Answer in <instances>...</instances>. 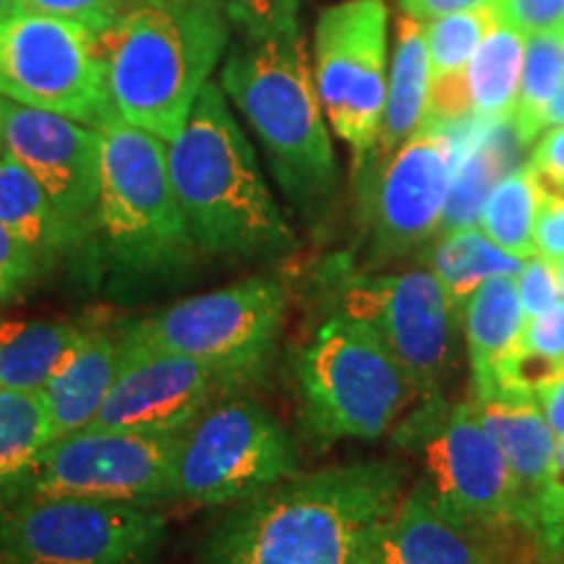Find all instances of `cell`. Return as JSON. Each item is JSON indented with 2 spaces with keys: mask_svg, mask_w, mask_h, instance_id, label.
Returning a JSON list of instances; mask_svg holds the SVG:
<instances>
[{
  "mask_svg": "<svg viewBox=\"0 0 564 564\" xmlns=\"http://www.w3.org/2000/svg\"><path fill=\"white\" fill-rule=\"evenodd\" d=\"M408 491V468L356 460L288 476L230 505L204 539L202 564H373Z\"/></svg>",
  "mask_w": 564,
  "mask_h": 564,
  "instance_id": "cell-1",
  "label": "cell"
},
{
  "mask_svg": "<svg viewBox=\"0 0 564 564\" xmlns=\"http://www.w3.org/2000/svg\"><path fill=\"white\" fill-rule=\"evenodd\" d=\"M167 173L199 257L272 264L299 249L217 82L202 89L178 137L167 141Z\"/></svg>",
  "mask_w": 564,
  "mask_h": 564,
  "instance_id": "cell-2",
  "label": "cell"
},
{
  "mask_svg": "<svg viewBox=\"0 0 564 564\" xmlns=\"http://www.w3.org/2000/svg\"><path fill=\"white\" fill-rule=\"evenodd\" d=\"M217 84L301 223L312 232L327 228L340 202V167L301 32L230 42Z\"/></svg>",
  "mask_w": 564,
  "mask_h": 564,
  "instance_id": "cell-3",
  "label": "cell"
},
{
  "mask_svg": "<svg viewBox=\"0 0 564 564\" xmlns=\"http://www.w3.org/2000/svg\"><path fill=\"white\" fill-rule=\"evenodd\" d=\"M199 262L167 173V141L121 118L102 129L95 278L116 295L171 291Z\"/></svg>",
  "mask_w": 564,
  "mask_h": 564,
  "instance_id": "cell-4",
  "label": "cell"
},
{
  "mask_svg": "<svg viewBox=\"0 0 564 564\" xmlns=\"http://www.w3.org/2000/svg\"><path fill=\"white\" fill-rule=\"evenodd\" d=\"M230 40L228 19L212 0H133L102 34L116 116L162 141L175 139Z\"/></svg>",
  "mask_w": 564,
  "mask_h": 564,
  "instance_id": "cell-5",
  "label": "cell"
},
{
  "mask_svg": "<svg viewBox=\"0 0 564 564\" xmlns=\"http://www.w3.org/2000/svg\"><path fill=\"white\" fill-rule=\"evenodd\" d=\"M392 432L398 447L421 460L419 481L444 510L497 539L520 564H539L518 484L470 400L455 405H447V398L419 400Z\"/></svg>",
  "mask_w": 564,
  "mask_h": 564,
  "instance_id": "cell-6",
  "label": "cell"
},
{
  "mask_svg": "<svg viewBox=\"0 0 564 564\" xmlns=\"http://www.w3.org/2000/svg\"><path fill=\"white\" fill-rule=\"evenodd\" d=\"M301 426L322 447L379 440L419 403L411 373L361 322L329 314L293 361Z\"/></svg>",
  "mask_w": 564,
  "mask_h": 564,
  "instance_id": "cell-7",
  "label": "cell"
},
{
  "mask_svg": "<svg viewBox=\"0 0 564 564\" xmlns=\"http://www.w3.org/2000/svg\"><path fill=\"white\" fill-rule=\"evenodd\" d=\"M329 314L366 324L411 373L419 400L444 398L457 358L460 312L429 267L405 272L352 270L343 253L319 270Z\"/></svg>",
  "mask_w": 564,
  "mask_h": 564,
  "instance_id": "cell-8",
  "label": "cell"
},
{
  "mask_svg": "<svg viewBox=\"0 0 564 564\" xmlns=\"http://www.w3.org/2000/svg\"><path fill=\"white\" fill-rule=\"evenodd\" d=\"M476 121L423 123L392 154L356 167L361 196V257L352 270L377 272L426 249L440 232L457 160Z\"/></svg>",
  "mask_w": 564,
  "mask_h": 564,
  "instance_id": "cell-9",
  "label": "cell"
},
{
  "mask_svg": "<svg viewBox=\"0 0 564 564\" xmlns=\"http://www.w3.org/2000/svg\"><path fill=\"white\" fill-rule=\"evenodd\" d=\"M280 280L249 278L121 322L123 343L196 358L241 390L270 366L285 324Z\"/></svg>",
  "mask_w": 564,
  "mask_h": 564,
  "instance_id": "cell-10",
  "label": "cell"
},
{
  "mask_svg": "<svg viewBox=\"0 0 564 564\" xmlns=\"http://www.w3.org/2000/svg\"><path fill=\"white\" fill-rule=\"evenodd\" d=\"M293 474H299V449L278 415L253 398H225L181 432L173 499L238 505Z\"/></svg>",
  "mask_w": 564,
  "mask_h": 564,
  "instance_id": "cell-11",
  "label": "cell"
},
{
  "mask_svg": "<svg viewBox=\"0 0 564 564\" xmlns=\"http://www.w3.org/2000/svg\"><path fill=\"white\" fill-rule=\"evenodd\" d=\"M167 539L152 507L79 497L0 502V564H154Z\"/></svg>",
  "mask_w": 564,
  "mask_h": 564,
  "instance_id": "cell-12",
  "label": "cell"
},
{
  "mask_svg": "<svg viewBox=\"0 0 564 564\" xmlns=\"http://www.w3.org/2000/svg\"><path fill=\"white\" fill-rule=\"evenodd\" d=\"M0 97L95 129L118 118L100 34L24 9L0 21Z\"/></svg>",
  "mask_w": 564,
  "mask_h": 564,
  "instance_id": "cell-13",
  "label": "cell"
},
{
  "mask_svg": "<svg viewBox=\"0 0 564 564\" xmlns=\"http://www.w3.org/2000/svg\"><path fill=\"white\" fill-rule=\"evenodd\" d=\"M175 434L84 429L40 449L0 502L26 497H79L152 507L173 502Z\"/></svg>",
  "mask_w": 564,
  "mask_h": 564,
  "instance_id": "cell-14",
  "label": "cell"
},
{
  "mask_svg": "<svg viewBox=\"0 0 564 564\" xmlns=\"http://www.w3.org/2000/svg\"><path fill=\"white\" fill-rule=\"evenodd\" d=\"M387 0H340L314 26V84L329 129L350 147L356 165L369 158L387 100Z\"/></svg>",
  "mask_w": 564,
  "mask_h": 564,
  "instance_id": "cell-15",
  "label": "cell"
},
{
  "mask_svg": "<svg viewBox=\"0 0 564 564\" xmlns=\"http://www.w3.org/2000/svg\"><path fill=\"white\" fill-rule=\"evenodd\" d=\"M6 150L34 175L79 238L95 274V220L102 183V129L0 97Z\"/></svg>",
  "mask_w": 564,
  "mask_h": 564,
  "instance_id": "cell-16",
  "label": "cell"
},
{
  "mask_svg": "<svg viewBox=\"0 0 564 564\" xmlns=\"http://www.w3.org/2000/svg\"><path fill=\"white\" fill-rule=\"evenodd\" d=\"M230 392L238 390L212 366L121 337V369L89 429L175 434Z\"/></svg>",
  "mask_w": 564,
  "mask_h": 564,
  "instance_id": "cell-17",
  "label": "cell"
},
{
  "mask_svg": "<svg viewBox=\"0 0 564 564\" xmlns=\"http://www.w3.org/2000/svg\"><path fill=\"white\" fill-rule=\"evenodd\" d=\"M510 549L460 523L415 481L384 525L373 564H512ZM520 564V562H518Z\"/></svg>",
  "mask_w": 564,
  "mask_h": 564,
  "instance_id": "cell-18",
  "label": "cell"
},
{
  "mask_svg": "<svg viewBox=\"0 0 564 564\" xmlns=\"http://www.w3.org/2000/svg\"><path fill=\"white\" fill-rule=\"evenodd\" d=\"M121 369V324L105 327L91 322L87 335L66 364L42 387L51 442L84 432L108 398L112 382Z\"/></svg>",
  "mask_w": 564,
  "mask_h": 564,
  "instance_id": "cell-19",
  "label": "cell"
},
{
  "mask_svg": "<svg viewBox=\"0 0 564 564\" xmlns=\"http://www.w3.org/2000/svg\"><path fill=\"white\" fill-rule=\"evenodd\" d=\"M0 223L32 253L42 278L61 264H76L89 272V259L79 238L53 207L34 175L6 152L0 160Z\"/></svg>",
  "mask_w": 564,
  "mask_h": 564,
  "instance_id": "cell-20",
  "label": "cell"
},
{
  "mask_svg": "<svg viewBox=\"0 0 564 564\" xmlns=\"http://www.w3.org/2000/svg\"><path fill=\"white\" fill-rule=\"evenodd\" d=\"M470 403L476 405L478 419L484 429L497 442L499 453L505 455L507 468L518 484L520 499H523V523L525 507L544 486L549 470H552L560 442L541 413L535 398L507 392H484L474 394Z\"/></svg>",
  "mask_w": 564,
  "mask_h": 564,
  "instance_id": "cell-21",
  "label": "cell"
},
{
  "mask_svg": "<svg viewBox=\"0 0 564 564\" xmlns=\"http://www.w3.org/2000/svg\"><path fill=\"white\" fill-rule=\"evenodd\" d=\"M429 87H432V68H429L423 21H415L403 13L394 26L382 129H379L377 147L361 165L392 154L405 139H411L421 129L429 110Z\"/></svg>",
  "mask_w": 564,
  "mask_h": 564,
  "instance_id": "cell-22",
  "label": "cell"
},
{
  "mask_svg": "<svg viewBox=\"0 0 564 564\" xmlns=\"http://www.w3.org/2000/svg\"><path fill=\"white\" fill-rule=\"evenodd\" d=\"M514 147L520 144L510 123H474L463 144L460 160H457L440 232L476 228L494 186L512 171Z\"/></svg>",
  "mask_w": 564,
  "mask_h": 564,
  "instance_id": "cell-23",
  "label": "cell"
},
{
  "mask_svg": "<svg viewBox=\"0 0 564 564\" xmlns=\"http://www.w3.org/2000/svg\"><path fill=\"white\" fill-rule=\"evenodd\" d=\"M87 322H0V390L42 392L79 348Z\"/></svg>",
  "mask_w": 564,
  "mask_h": 564,
  "instance_id": "cell-24",
  "label": "cell"
},
{
  "mask_svg": "<svg viewBox=\"0 0 564 564\" xmlns=\"http://www.w3.org/2000/svg\"><path fill=\"white\" fill-rule=\"evenodd\" d=\"M460 324L465 335V350H468L474 387L484 384L497 364L518 348L523 337L525 314L520 306L514 278L486 280L478 291L465 301L460 312Z\"/></svg>",
  "mask_w": 564,
  "mask_h": 564,
  "instance_id": "cell-25",
  "label": "cell"
},
{
  "mask_svg": "<svg viewBox=\"0 0 564 564\" xmlns=\"http://www.w3.org/2000/svg\"><path fill=\"white\" fill-rule=\"evenodd\" d=\"M426 267L436 274L442 288L447 291L449 301L457 312H463L465 301L474 295L486 280L510 274L514 278L523 270L525 259L512 257L510 251L499 249L478 228H460L440 232L426 246Z\"/></svg>",
  "mask_w": 564,
  "mask_h": 564,
  "instance_id": "cell-26",
  "label": "cell"
},
{
  "mask_svg": "<svg viewBox=\"0 0 564 564\" xmlns=\"http://www.w3.org/2000/svg\"><path fill=\"white\" fill-rule=\"evenodd\" d=\"M525 34L494 24L465 70L470 110L478 123H510L523 74Z\"/></svg>",
  "mask_w": 564,
  "mask_h": 564,
  "instance_id": "cell-27",
  "label": "cell"
},
{
  "mask_svg": "<svg viewBox=\"0 0 564 564\" xmlns=\"http://www.w3.org/2000/svg\"><path fill=\"white\" fill-rule=\"evenodd\" d=\"M564 84V32H541L525 37L523 74L510 129L520 147L533 144L544 131V112Z\"/></svg>",
  "mask_w": 564,
  "mask_h": 564,
  "instance_id": "cell-28",
  "label": "cell"
},
{
  "mask_svg": "<svg viewBox=\"0 0 564 564\" xmlns=\"http://www.w3.org/2000/svg\"><path fill=\"white\" fill-rule=\"evenodd\" d=\"M541 183L531 167H512L502 181L494 186L484 204L478 228L486 232L491 243L510 251L512 257L528 259L535 253L533 228L539 215Z\"/></svg>",
  "mask_w": 564,
  "mask_h": 564,
  "instance_id": "cell-29",
  "label": "cell"
},
{
  "mask_svg": "<svg viewBox=\"0 0 564 564\" xmlns=\"http://www.w3.org/2000/svg\"><path fill=\"white\" fill-rule=\"evenodd\" d=\"M51 444L40 392L0 390V491Z\"/></svg>",
  "mask_w": 564,
  "mask_h": 564,
  "instance_id": "cell-30",
  "label": "cell"
},
{
  "mask_svg": "<svg viewBox=\"0 0 564 564\" xmlns=\"http://www.w3.org/2000/svg\"><path fill=\"white\" fill-rule=\"evenodd\" d=\"M525 528L539 552V564L564 562V444L556 449L541 491L525 507Z\"/></svg>",
  "mask_w": 564,
  "mask_h": 564,
  "instance_id": "cell-31",
  "label": "cell"
},
{
  "mask_svg": "<svg viewBox=\"0 0 564 564\" xmlns=\"http://www.w3.org/2000/svg\"><path fill=\"white\" fill-rule=\"evenodd\" d=\"M238 40L259 42L299 30L301 0H212Z\"/></svg>",
  "mask_w": 564,
  "mask_h": 564,
  "instance_id": "cell-32",
  "label": "cell"
},
{
  "mask_svg": "<svg viewBox=\"0 0 564 564\" xmlns=\"http://www.w3.org/2000/svg\"><path fill=\"white\" fill-rule=\"evenodd\" d=\"M129 6L131 0H19V9L74 21L100 37L116 26Z\"/></svg>",
  "mask_w": 564,
  "mask_h": 564,
  "instance_id": "cell-33",
  "label": "cell"
},
{
  "mask_svg": "<svg viewBox=\"0 0 564 564\" xmlns=\"http://www.w3.org/2000/svg\"><path fill=\"white\" fill-rule=\"evenodd\" d=\"M514 288H518V299L520 306H523L525 319L549 312V308H554L562 301L560 282H556V264L539 257V253L528 257L523 270L514 274Z\"/></svg>",
  "mask_w": 564,
  "mask_h": 564,
  "instance_id": "cell-34",
  "label": "cell"
},
{
  "mask_svg": "<svg viewBox=\"0 0 564 564\" xmlns=\"http://www.w3.org/2000/svg\"><path fill=\"white\" fill-rule=\"evenodd\" d=\"M42 280V272L32 253L0 223V303H11L32 291Z\"/></svg>",
  "mask_w": 564,
  "mask_h": 564,
  "instance_id": "cell-35",
  "label": "cell"
},
{
  "mask_svg": "<svg viewBox=\"0 0 564 564\" xmlns=\"http://www.w3.org/2000/svg\"><path fill=\"white\" fill-rule=\"evenodd\" d=\"M494 19L520 34L562 30L564 0H499Z\"/></svg>",
  "mask_w": 564,
  "mask_h": 564,
  "instance_id": "cell-36",
  "label": "cell"
},
{
  "mask_svg": "<svg viewBox=\"0 0 564 564\" xmlns=\"http://www.w3.org/2000/svg\"><path fill=\"white\" fill-rule=\"evenodd\" d=\"M533 241L539 257H544L554 264L564 259V194L541 188Z\"/></svg>",
  "mask_w": 564,
  "mask_h": 564,
  "instance_id": "cell-37",
  "label": "cell"
},
{
  "mask_svg": "<svg viewBox=\"0 0 564 564\" xmlns=\"http://www.w3.org/2000/svg\"><path fill=\"white\" fill-rule=\"evenodd\" d=\"M528 167L535 173L541 188L564 194V126L546 129L535 139Z\"/></svg>",
  "mask_w": 564,
  "mask_h": 564,
  "instance_id": "cell-38",
  "label": "cell"
},
{
  "mask_svg": "<svg viewBox=\"0 0 564 564\" xmlns=\"http://www.w3.org/2000/svg\"><path fill=\"white\" fill-rule=\"evenodd\" d=\"M520 343L539 356L564 364V301L549 312L533 316V319H525Z\"/></svg>",
  "mask_w": 564,
  "mask_h": 564,
  "instance_id": "cell-39",
  "label": "cell"
},
{
  "mask_svg": "<svg viewBox=\"0 0 564 564\" xmlns=\"http://www.w3.org/2000/svg\"><path fill=\"white\" fill-rule=\"evenodd\" d=\"M405 17L415 21H432L449 13L465 11H494L499 0H398Z\"/></svg>",
  "mask_w": 564,
  "mask_h": 564,
  "instance_id": "cell-40",
  "label": "cell"
},
{
  "mask_svg": "<svg viewBox=\"0 0 564 564\" xmlns=\"http://www.w3.org/2000/svg\"><path fill=\"white\" fill-rule=\"evenodd\" d=\"M535 403L541 405V413L552 429L556 442L564 444V366L554 373L552 382H549L544 390L539 392Z\"/></svg>",
  "mask_w": 564,
  "mask_h": 564,
  "instance_id": "cell-41",
  "label": "cell"
},
{
  "mask_svg": "<svg viewBox=\"0 0 564 564\" xmlns=\"http://www.w3.org/2000/svg\"><path fill=\"white\" fill-rule=\"evenodd\" d=\"M556 126H564V84L560 91L554 95V100L549 102V108L544 112V131L546 129H556ZM541 131V133H544Z\"/></svg>",
  "mask_w": 564,
  "mask_h": 564,
  "instance_id": "cell-42",
  "label": "cell"
},
{
  "mask_svg": "<svg viewBox=\"0 0 564 564\" xmlns=\"http://www.w3.org/2000/svg\"><path fill=\"white\" fill-rule=\"evenodd\" d=\"M19 9V0H0V21Z\"/></svg>",
  "mask_w": 564,
  "mask_h": 564,
  "instance_id": "cell-43",
  "label": "cell"
},
{
  "mask_svg": "<svg viewBox=\"0 0 564 564\" xmlns=\"http://www.w3.org/2000/svg\"><path fill=\"white\" fill-rule=\"evenodd\" d=\"M556 282H560V293H562V301H564V259L556 262Z\"/></svg>",
  "mask_w": 564,
  "mask_h": 564,
  "instance_id": "cell-44",
  "label": "cell"
},
{
  "mask_svg": "<svg viewBox=\"0 0 564 564\" xmlns=\"http://www.w3.org/2000/svg\"><path fill=\"white\" fill-rule=\"evenodd\" d=\"M6 152H9V150H6V131H3V118H0V160L6 158Z\"/></svg>",
  "mask_w": 564,
  "mask_h": 564,
  "instance_id": "cell-45",
  "label": "cell"
},
{
  "mask_svg": "<svg viewBox=\"0 0 564 564\" xmlns=\"http://www.w3.org/2000/svg\"><path fill=\"white\" fill-rule=\"evenodd\" d=\"M562 32H564V24H562Z\"/></svg>",
  "mask_w": 564,
  "mask_h": 564,
  "instance_id": "cell-46",
  "label": "cell"
},
{
  "mask_svg": "<svg viewBox=\"0 0 564 564\" xmlns=\"http://www.w3.org/2000/svg\"><path fill=\"white\" fill-rule=\"evenodd\" d=\"M131 3H133V0H131Z\"/></svg>",
  "mask_w": 564,
  "mask_h": 564,
  "instance_id": "cell-47",
  "label": "cell"
},
{
  "mask_svg": "<svg viewBox=\"0 0 564 564\" xmlns=\"http://www.w3.org/2000/svg\"><path fill=\"white\" fill-rule=\"evenodd\" d=\"M562 564H564V562H562Z\"/></svg>",
  "mask_w": 564,
  "mask_h": 564,
  "instance_id": "cell-48",
  "label": "cell"
}]
</instances>
